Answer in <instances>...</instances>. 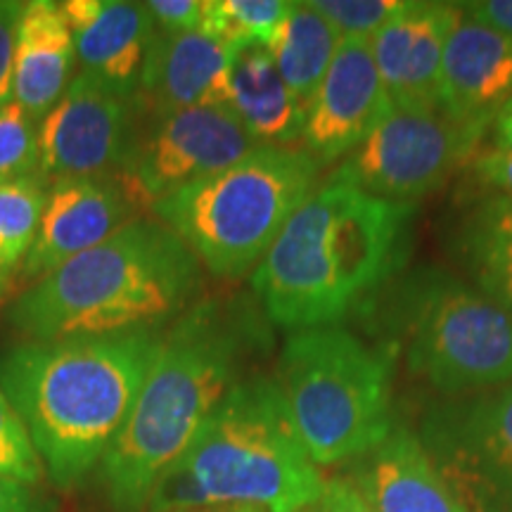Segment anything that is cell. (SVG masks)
<instances>
[{"label": "cell", "mask_w": 512, "mask_h": 512, "mask_svg": "<svg viewBox=\"0 0 512 512\" xmlns=\"http://www.w3.org/2000/svg\"><path fill=\"white\" fill-rule=\"evenodd\" d=\"M256 297H202L164 332L133 411L100 463L112 512H145L157 479L271 347Z\"/></svg>", "instance_id": "cell-1"}, {"label": "cell", "mask_w": 512, "mask_h": 512, "mask_svg": "<svg viewBox=\"0 0 512 512\" xmlns=\"http://www.w3.org/2000/svg\"><path fill=\"white\" fill-rule=\"evenodd\" d=\"M418 204L377 200L325 176L252 273L268 323L297 332L363 313L406 271Z\"/></svg>", "instance_id": "cell-2"}, {"label": "cell", "mask_w": 512, "mask_h": 512, "mask_svg": "<svg viewBox=\"0 0 512 512\" xmlns=\"http://www.w3.org/2000/svg\"><path fill=\"white\" fill-rule=\"evenodd\" d=\"M164 332L24 339L0 354V389L57 489L72 491L100 467L133 411Z\"/></svg>", "instance_id": "cell-3"}, {"label": "cell", "mask_w": 512, "mask_h": 512, "mask_svg": "<svg viewBox=\"0 0 512 512\" xmlns=\"http://www.w3.org/2000/svg\"><path fill=\"white\" fill-rule=\"evenodd\" d=\"M204 268L155 216H138L31 283L8 306L31 342L164 332L202 299Z\"/></svg>", "instance_id": "cell-4"}, {"label": "cell", "mask_w": 512, "mask_h": 512, "mask_svg": "<svg viewBox=\"0 0 512 512\" xmlns=\"http://www.w3.org/2000/svg\"><path fill=\"white\" fill-rule=\"evenodd\" d=\"M325 477L299 439L273 375H252L223 399L188 448L162 472L145 512L254 505L302 512Z\"/></svg>", "instance_id": "cell-5"}, {"label": "cell", "mask_w": 512, "mask_h": 512, "mask_svg": "<svg viewBox=\"0 0 512 512\" xmlns=\"http://www.w3.org/2000/svg\"><path fill=\"white\" fill-rule=\"evenodd\" d=\"M377 342L439 396L512 382V313L439 266L403 271L370 302Z\"/></svg>", "instance_id": "cell-6"}, {"label": "cell", "mask_w": 512, "mask_h": 512, "mask_svg": "<svg viewBox=\"0 0 512 512\" xmlns=\"http://www.w3.org/2000/svg\"><path fill=\"white\" fill-rule=\"evenodd\" d=\"M396 358L337 325L290 332L273 380L318 467L349 465L392 434Z\"/></svg>", "instance_id": "cell-7"}, {"label": "cell", "mask_w": 512, "mask_h": 512, "mask_svg": "<svg viewBox=\"0 0 512 512\" xmlns=\"http://www.w3.org/2000/svg\"><path fill=\"white\" fill-rule=\"evenodd\" d=\"M320 171L302 147L256 145L226 169L171 192L150 214L190 247L204 273L233 283L264 261L316 190Z\"/></svg>", "instance_id": "cell-8"}, {"label": "cell", "mask_w": 512, "mask_h": 512, "mask_svg": "<svg viewBox=\"0 0 512 512\" xmlns=\"http://www.w3.org/2000/svg\"><path fill=\"white\" fill-rule=\"evenodd\" d=\"M415 437L467 512H512V382L439 396Z\"/></svg>", "instance_id": "cell-9"}, {"label": "cell", "mask_w": 512, "mask_h": 512, "mask_svg": "<svg viewBox=\"0 0 512 512\" xmlns=\"http://www.w3.org/2000/svg\"><path fill=\"white\" fill-rule=\"evenodd\" d=\"M486 133L448 121L441 112L392 110L356 150L339 159L330 176L377 200L418 204L470 164Z\"/></svg>", "instance_id": "cell-10"}, {"label": "cell", "mask_w": 512, "mask_h": 512, "mask_svg": "<svg viewBox=\"0 0 512 512\" xmlns=\"http://www.w3.org/2000/svg\"><path fill=\"white\" fill-rule=\"evenodd\" d=\"M254 138L228 110L214 105L143 114L119 176L143 209L185 185L238 162Z\"/></svg>", "instance_id": "cell-11"}, {"label": "cell", "mask_w": 512, "mask_h": 512, "mask_svg": "<svg viewBox=\"0 0 512 512\" xmlns=\"http://www.w3.org/2000/svg\"><path fill=\"white\" fill-rule=\"evenodd\" d=\"M140 119L138 98H124L91 74L79 72L53 110L38 121L41 176L57 183L119 174Z\"/></svg>", "instance_id": "cell-12"}, {"label": "cell", "mask_w": 512, "mask_h": 512, "mask_svg": "<svg viewBox=\"0 0 512 512\" xmlns=\"http://www.w3.org/2000/svg\"><path fill=\"white\" fill-rule=\"evenodd\" d=\"M394 110L377 72L370 41L342 38L328 74L306 105L302 150L320 169L337 164Z\"/></svg>", "instance_id": "cell-13"}, {"label": "cell", "mask_w": 512, "mask_h": 512, "mask_svg": "<svg viewBox=\"0 0 512 512\" xmlns=\"http://www.w3.org/2000/svg\"><path fill=\"white\" fill-rule=\"evenodd\" d=\"M460 19V3L403 0L401 10L370 38V53L394 110L439 112L441 62Z\"/></svg>", "instance_id": "cell-14"}, {"label": "cell", "mask_w": 512, "mask_h": 512, "mask_svg": "<svg viewBox=\"0 0 512 512\" xmlns=\"http://www.w3.org/2000/svg\"><path fill=\"white\" fill-rule=\"evenodd\" d=\"M143 211L119 174L69 178L50 185L36 240L24 259L27 280H41L55 268L112 238Z\"/></svg>", "instance_id": "cell-15"}, {"label": "cell", "mask_w": 512, "mask_h": 512, "mask_svg": "<svg viewBox=\"0 0 512 512\" xmlns=\"http://www.w3.org/2000/svg\"><path fill=\"white\" fill-rule=\"evenodd\" d=\"M512 102V38L465 17L448 36L439 112L453 124L489 131Z\"/></svg>", "instance_id": "cell-16"}, {"label": "cell", "mask_w": 512, "mask_h": 512, "mask_svg": "<svg viewBox=\"0 0 512 512\" xmlns=\"http://www.w3.org/2000/svg\"><path fill=\"white\" fill-rule=\"evenodd\" d=\"M62 10L72 27L81 72L124 98H138L147 48L155 36L145 3L67 0Z\"/></svg>", "instance_id": "cell-17"}, {"label": "cell", "mask_w": 512, "mask_h": 512, "mask_svg": "<svg viewBox=\"0 0 512 512\" xmlns=\"http://www.w3.org/2000/svg\"><path fill=\"white\" fill-rule=\"evenodd\" d=\"M373 512H467L422 451L415 432L396 425L347 475Z\"/></svg>", "instance_id": "cell-18"}, {"label": "cell", "mask_w": 512, "mask_h": 512, "mask_svg": "<svg viewBox=\"0 0 512 512\" xmlns=\"http://www.w3.org/2000/svg\"><path fill=\"white\" fill-rule=\"evenodd\" d=\"M228 46L197 31H157L147 48L138 102L143 114H166L185 107H219L230 60Z\"/></svg>", "instance_id": "cell-19"}, {"label": "cell", "mask_w": 512, "mask_h": 512, "mask_svg": "<svg viewBox=\"0 0 512 512\" xmlns=\"http://www.w3.org/2000/svg\"><path fill=\"white\" fill-rule=\"evenodd\" d=\"M219 107L240 121L256 145L302 143L306 107L287 88L264 46L230 50Z\"/></svg>", "instance_id": "cell-20"}, {"label": "cell", "mask_w": 512, "mask_h": 512, "mask_svg": "<svg viewBox=\"0 0 512 512\" xmlns=\"http://www.w3.org/2000/svg\"><path fill=\"white\" fill-rule=\"evenodd\" d=\"M74 64V34L62 3H24L12 64V100L41 121L72 83Z\"/></svg>", "instance_id": "cell-21"}, {"label": "cell", "mask_w": 512, "mask_h": 512, "mask_svg": "<svg viewBox=\"0 0 512 512\" xmlns=\"http://www.w3.org/2000/svg\"><path fill=\"white\" fill-rule=\"evenodd\" d=\"M453 240L472 283L512 313V200L479 197L460 216Z\"/></svg>", "instance_id": "cell-22"}, {"label": "cell", "mask_w": 512, "mask_h": 512, "mask_svg": "<svg viewBox=\"0 0 512 512\" xmlns=\"http://www.w3.org/2000/svg\"><path fill=\"white\" fill-rule=\"evenodd\" d=\"M339 43L342 38L330 27L328 19L311 8L309 0H292L290 10L264 48L287 88L306 107L328 74Z\"/></svg>", "instance_id": "cell-23"}, {"label": "cell", "mask_w": 512, "mask_h": 512, "mask_svg": "<svg viewBox=\"0 0 512 512\" xmlns=\"http://www.w3.org/2000/svg\"><path fill=\"white\" fill-rule=\"evenodd\" d=\"M48 190L43 176L0 181V266L8 273L24 264L34 245Z\"/></svg>", "instance_id": "cell-24"}, {"label": "cell", "mask_w": 512, "mask_h": 512, "mask_svg": "<svg viewBox=\"0 0 512 512\" xmlns=\"http://www.w3.org/2000/svg\"><path fill=\"white\" fill-rule=\"evenodd\" d=\"M292 0H204L202 31L228 48L266 46Z\"/></svg>", "instance_id": "cell-25"}, {"label": "cell", "mask_w": 512, "mask_h": 512, "mask_svg": "<svg viewBox=\"0 0 512 512\" xmlns=\"http://www.w3.org/2000/svg\"><path fill=\"white\" fill-rule=\"evenodd\" d=\"M41 176L38 119L15 100L0 107V181Z\"/></svg>", "instance_id": "cell-26"}, {"label": "cell", "mask_w": 512, "mask_h": 512, "mask_svg": "<svg viewBox=\"0 0 512 512\" xmlns=\"http://www.w3.org/2000/svg\"><path fill=\"white\" fill-rule=\"evenodd\" d=\"M0 477L19 479L34 486L46 477V467L34 441L3 389H0Z\"/></svg>", "instance_id": "cell-27"}, {"label": "cell", "mask_w": 512, "mask_h": 512, "mask_svg": "<svg viewBox=\"0 0 512 512\" xmlns=\"http://www.w3.org/2000/svg\"><path fill=\"white\" fill-rule=\"evenodd\" d=\"M339 38L370 41L401 10L403 0H309Z\"/></svg>", "instance_id": "cell-28"}, {"label": "cell", "mask_w": 512, "mask_h": 512, "mask_svg": "<svg viewBox=\"0 0 512 512\" xmlns=\"http://www.w3.org/2000/svg\"><path fill=\"white\" fill-rule=\"evenodd\" d=\"M467 181L482 190V195H498L512 200V150L491 145L477 152L467 164Z\"/></svg>", "instance_id": "cell-29"}, {"label": "cell", "mask_w": 512, "mask_h": 512, "mask_svg": "<svg viewBox=\"0 0 512 512\" xmlns=\"http://www.w3.org/2000/svg\"><path fill=\"white\" fill-rule=\"evenodd\" d=\"M157 31L181 34L202 27L204 0H150L145 3Z\"/></svg>", "instance_id": "cell-30"}, {"label": "cell", "mask_w": 512, "mask_h": 512, "mask_svg": "<svg viewBox=\"0 0 512 512\" xmlns=\"http://www.w3.org/2000/svg\"><path fill=\"white\" fill-rule=\"evenodd\" d=\"M24 3L0 0V107L12 100V64H15V46L19 17Z\"/></svg>", "instance_id": "cell-31"}, {"label": "cell", "mask_w": 512, "mask_h": 512, "mask_svg": "<svg viewBox=\"0 0 512 512\" xmlns=\"http://www.w3.org/2000/svg\"><path fill=\"white\" fill-rule=\"evenodd\" d=\"M302 512H373L366 498L358 494V489L347 477L339 475L325 479V489L316 501L306 505Z\"/></svg>", "instance_id": "cell-32"}, {"label": "cell", "mask_w": 512, "mask_h": 512, "mask_svg": "<svg viewBox=\"0 0 512 512\" xmlns=\"http://www.w3.org/2000/svg\"><path fill=\"white\" fill-rule=\"evenodd\" d=\"M0 512H55V505L38 486L0 477Z\"/></svg>", "instance_id": "cell-33"}, {"label": "cell", "mask_w": 512, "mask_h": 512, "mask_svg": "<svg viewBox=\"0 0 512 512\" xmlns=\"http://www.w3.org/2000/svg\"><path fill=\"white\" fill-rule=\"evenodd\" d=\"M460 8L465 17L512 38V0H477V3H460Z\"/></svg>", "instance_id": "cell-34"}, {"label": "cell", "mask_w": 512, "mask_h": 512, "mask_svg": "<svg viewBox=\"0 0 512 512\" xmlns=\"http://www.w3.org/2000/svg\"><path fill=\"white\" fill-rule=\"evenodd\" d=\"M491 138H494V147H503V150H512V114H501L491 126Z\"/></svg>", "instance_id": "cell-35"}, {"label": "cell", "mask_w": 512, "mask_h": 512, "mask_svg": "<svg viewBox=\"0 0 512 512\" xmlns=\"http://www.w3.org/2000/svg\"><path fill=\"white\" fill-rule=\"evenodd\" d=\"M204 512H266V510L254 508V505H221V508H211Z\"/></svg>", "instance_id": "cell-36"}, {"label": "cell", "mask_w": 512, "mask_h": 512, "mask_svg": "<svg viewBox=\"0 0 512 512\" xmlns=\"http://www.w3.org/2000/svg\"><path fill=\"white\" fill-rule=\"evenodd\" d=\"M10 290H12V278H10V273L5 271L3 266H0V299L8 297Z\"/></svg>", "instance_id": "cell-37"}, {"label": "cell", "mask_w": 512, "mask_h": 512, "mask_svg": "<svg viewBox=\"0 0 512 512\" xmlns=\"http://www.w3.org/2000/svg\"><path fill=\"white\" fill-rule=\"evenodd\" d=\"M503 114H512V102H510V105H508V107H505V110H503Z\"/></svg>", "instance_id": "cell-38"}]
</instances>
